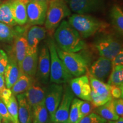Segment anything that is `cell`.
Instances as JSON below:
<instances>
[{
    "label": "cell",
    "mask_w": 123,
    "mask_h": 123,
    "mask_svg": "<svg viewBox=\"0 0 123 123\" xmlns=\"http://www.w3.org/2000/svg\"><path fill=\"white\" fill-rule=\"evenodd\" d=\"M3 1H5V0H0V2H2Z\"/></svg>",
    "instance_id": "obj_43"
},
{
    "label": "cell",
    "mask_w": 123,
    "mask_h": 123,
    "mask_svg": "<svg viewBox=\"0 0 123 123\" xmlns=\"http://www.w3.org/2000/svg\"><path fill=\"white\" fill-rule=\"evenodd\" d=\"M95 106L90 101L83 100L80 107V119L85 117L94 111Z\"/></svg>",
    "instance_id": "obj_32"
},
{
    "label": "cell",
    "mask_w": 123,
    "mask_h": 123,
    "mask_svg": "<svg viewBox=\"0 0 123 123\" xmlns=\"http://www.w3.org/2000/svg\"><path fill=\"white\" fill-rule=\"evenodd\" d=\"M35 1H49V0H35Z\"/></svg>",
    "instance_id": "obj_41"
},
{
    "label": "cell",
    "mask_w": 123,
    "mask_h": 123,
    "mask_svg": "<svg viewBox=\"0 0 123 123\" xmlns=\"http://www.w3.org/2000/svg\"><path fill=\"white\" fill-rule=\"evenodd\" d=\"M63 91V86L62 84L52 83L46 91L44 104L51 120L53 121L54 115L61 102Z\"/></svg>",
    "instance_id": "obj_10"
},
{
    "label": "cell",
    "mask_w": 123,
    "mask_h": 123,
    "mask_svg": "<svg viewBox=\"0 0 123 123\" xmlns=\"http://www.w3.org/2000/svg\"><path fill=\"white\" fill-rule=\"evenodd\" d=\"M71 15V10L65 0H49L44 27L51 34L64 18Z\"/></svg>",
    "instance_id": "obj_4"
},
{
    "label": "cell",
    "mask_w": 123,
    "mask_h": 123,
    "mask_svg": "<svg viewBox=\"0 0 123 123\" xmlns=\"http://www.w3.org/2000/svg\"><path fill=\"white\" fill-rule=\"evenodd\" d=\"M38 62V52L34 53L27 52L19 66L20 72L31 78H34L37 72Z\"/></svg>",
    "instance_id": "obj_18"
},
{
    "label": "cell",
    "mask_w": 123,
    "mask_h": 123,
    "mask_svg": "<svg viewBox=\"0 0 123 123\" xmlns=\"http://www.w3.org/2000/svg\"><path fill=\"white\" fill-rule=\"evenodd\" d=\"M56 45L61 50L77 53L86 47L83 38L68 21L63 20L54 31Z\"/></svg>",
    "instance_id": "obj_1"
},
{
    "label": "cell",
    "mask_w": 123,
    "mask_h": 123,
    "mask_svg": "<svg viewBox=\"0 0 123 123\" xmlns=\"http://www.w3.org/2000/svg\"><path fill=\"white\" fill-rule=\"evenodd\" d=\"M68 22L83 38L90 37L105 29L108 26L103 21L86 14H75L71 15Z\"/></svg>",
    "instance_id": "obj_2"
},
{
    "label": "cell",
    "mask_w": 123,
    "mask_h": 123,
    "mask_svg": "<svg viewBox=\"0 0 123 123\" xmlns=\"http://www.w3.org/2000/svg\"><path fill=\"white\" fill-rule=\"evenodd\" d=\"M105 0H68L71 11L76 14H87L102 10Z\"/></svg>",
    "instance_id": "obj_11"
},
{
    "label": "cell",
    "mask_w": 123,
    "mask_h": 123,
    "mask_svg": "<svg viewBox=\"0 0 123 123\" xmlns=\"http://www.w3.org/2000/svg\"><path fill=\"white\" fill-rule=\"evenodd\" d=\"M91 86V102L96 108L112 99L110 86L92 77L88 76Z\"/></svg>",
    "instance_id": "obj_7"
},
{
    "label": "cell",
    "mask_w": 123,
    "mask_h": 123,
    "mask_svg": "<svg viewBox=\"0 0 123 123\" xmlns=\"http://www.w3.org/2000/svg\"><path fill=\"white\" fill-rule=\"evenodd\" d=\"M112 66L123 65V51L121 50L116 56L111 60Z\"/></svg>",
    "instance_id": "obj_37"
},
{
    "label": "cell",
    "mask_w": 123,
    "mask_h": 123,
    "mask_svg": "<svg viewBox=\"0 0 123 123\" xmlns=\"http://www.w3.org/2000/svg\"><path fill=\"white\" fill-rule=\"evenodd\" d=\"M5 87V81L4 75L0 74V91Z\"/></svg>",
    "instance_id": "obj_39"
},
{
    "label": "cell",
    "mask_w": 123,
    "mask_h": 123,
    "mask_svg": "<svg viewBox=\"0 0 123 123\" xmlns=\"http://www.w3.org/2000/svg\"></svg>",
    "instance_id": "obj_46"
},
{
    "label": "cell",
    "mask_w": 123,
    "mask_h": 123,
    "mask_svg": "<svg viewBox=\"0 0 123 123\" xmlns=\"http://www.w3.org/2000/svg\"><path fill=\"white\" fill-rule=\"evenodd\" d=\"M34 79L20 72L18 79L10 88L13 95L17 96L19 93H24L31 85Z\"/></svg>",
    "instance_id": "obj_24"
},
{
    "label": "cell",
    "mask_w": 123,
    "mask_h": 123,
    "mask_svg": "<svg viewBox=\"0 0 123 123\" xmlns=\"http://www.w3.org/2000/svg\"><path fill=\"white\" fill-rule=\"evenodd\" d=\"M93 111L107 121L116 120L120 117L115 112L112 99L103 105L96 107Z\"/></svg>",
    "instance_id": "obj_22"
},
{
    "label": "cell",
    "mask_w": 123,
    "mask_h": 123,
    "mask_svg": "<svg viewBox=\"0 0 123 123\" xmlns=\"http://www.w3.org/2000/svg\"><path fill=\"white\" fill-rule=\"evenodd\" d=\"M48 1L29 0L26 4L27 22L31 25L44 24L48 7Z\"/></svg>",
    "instance_id": "obj_8"
},
{
    "label": "cell",
    "mask_w": 123,
    "mask_h": 123,
    "mask_svg": "<svg viewBox=\"0 0 123 123\" xmlns=\"http://www.w3.org/2000/svg\"><path fill=\"white\" fill-rule=\"evenodd\" d=\"M56 51L60 59L74 77L83 75L88 71V62L83 55L78 52L65 51L57 46Z\"/></svg>",
    "instance_id": "obj_5"
},
{
    "label": "cell",
    "mask_w": 123,
    "mask_h": 123,
    "mask_svg": "<svg viewBox=\"0 0 123 123\" xmlns=\"http://www.w3.org/2000/svg\"><path fill=\"white\" fill-rule=\"evenodd\" d=\"M110 88L112 99L123 98V87H120L116 85H110Z\"/></svg>",
    "instance_id": "obj_35"
},
{
    "label": "cell",
    "mask_w": 123,
    "mask_h": 123,
    "mask_svg": "<svg viewBox=\"0 0 123 123\" xmlns=\"http://www.w3.org/2000/svg\"><path fill=\"white\" fill-rule=\"evenodd\" d=\"M0 22L12 26L17 25L12 15L11 0H5L0 2Z\"/></svg>",
    "instance_id": "obj_25"
},
{
    "label": "cell",
    "mask_w": 123,
    "mask_h": 123,
    "mask_svg": "<svg viewBox=\"0 0 123 123\" xmlns=\"http://www.w3.org/2000/svg\"><path fill=\"white\" fill-rule=\"evenodd\" d=\"M50 56L47 45L41 49L38 55V68L37 74L39 81L43 84H47L50 79Z\"/></svg>",
    "instance_id": "obj_15"
},
{
    "label": "cell",
    "mask_w": 123,
    "mask_h": 123,
    "mask_svg": "<svg viewBox=\"0 0 123 123\" xmlns=\"http://www.w3.org/2000/svg\"><path fill=\"white\" fill-rule=\"evenodd\" d=\"M0 117L2 123H12L10 113L7 110L6 105L2 99L0 98Z\"/></svg>",
    "instance_id": "obj_33"
},
{
    "label": "cell",
    "mask_w": 123,
    "mask_h": 123,
    "mask_svg": "<svg viewBox=\"0 0 123 123\" xmlns=\"http://www.w3.org/2000/svg\"><path fill=\"white\" fill-rule=\"evenodd\" d=\"M107 84L123 87V65L113 66L108 77Z\"/></svg>",
    "instance_id": "obj_28"
},
{
    "label": "cell",
    "mask_w": 123,
    "mask_h": 123,
    "mask_svg": "<svg viewBox=\"0 0 123 123\" xmlns=\"http://www.w3.org/2000/svg\"><path fill=\"white\" fill-rule=\"evenodd\" d=\"M74 98V94L72 91L70 86L65 84L63 87L62 98L55 112L53 122L67 123L71 105Z\"/></svg>",
    "instance_id": "obj_9"
},
{
    "label": "cell",
    "mask_w": 123,
    "mask_h": 123,
    "mask_svg": "<svg viewBox=\"0 0 123 123\" xmlns=\"http://www.w3.org/2000/svg\"><path fill=\"white\" fill-rule=\"evenodd\" d=\"M46 33L47 31L45 27L39 25H32V26L26 29L25 35L27 43L28 53L37 52L38 44L45 38Z\"/></svg>",
    "instance_id": "obj_14"
},
{
    "label": "cell",
    "mask_w": 123,
    "mask_h": 123,
    "mask_svg": "<svg viewBox=\"0 0 123 123\" xmlns=\"http://www.w3.org/2000/svg\"><path fill=\"white\" fill-rule=\"evenodd\" d=\"M26 99L31 108L38 104L44 103L46 90L42 85L34 80L29 88L24 92Z\"/></svg>",
    "instance_id": "obj_16"
},
{
    "label": "cell",
    "mask_w": 123,
    "mask_h": 123,
    "mask_svg": "<svg viewBox=\"0 0 123 123\" xmlns=\"http://www.w3.org/2000/svg\"><path fill=\"white\" fill-rule=\"evenodd\" d=\"M82 101V100H80L79 98H74L71 105L67 123H78L80 120V107Z\"/></svg>",
    "instance_id": "obj_29"
},
{
    "label": "cell",
    "mask_w": 123,
    "mask_h": 123,
    "mask_svg": "<svg viewBox=\"0 0 123 123\" xmlns=\"http://www.w3.org/2000/svg\"><path fill=\"white\" fill-rule=\"evenodd\" d=\"M25 29L26 28L19 27L14 28L13 26L0 22V42H7L13 41L18 34Z\"/></svg>",
    "instance_id": "obj_23"
},
{
    "label": "cell",
    "mask_w": 123,
    "mask_h": 123,
    "mask_svg": "<svg viewBox=\"0 0 123 123\" xmlns=\"http://www.w3.org/2000/svg\"><path fill=\"white\" fill-rule=\"evenodd\" d=\"M26 29L15 37L13 40L11 54L14 56L18 64L20 65L27 53V43L25 32Z\"/></svg>",
    "instance_id": "obj_17"
},
{
    "label": "cell",
    "mask_w": 123,
    "mask_h": 123,
    "mask_svg": "<svg viewBox=\"0 0 123 123\" xmlns=\"http://www.w3.org/2000/svg\"><path fill=\"white\" fill-rule=\"evenodd\" d=\"M49 53L50 56V80L52 83L59 84H66L70 82L74 78L71 74L62 60L58 56L56 46L54 40L48 41Z\"/></svg>",
    "instance_id": "obj_3"
},
{
    "label": "cell",
    "mask_w": 123,
    "mask_h": 123,
    "mask_svg": "<svg viewBox=\"0 0 123 123\" xmlns=\"http://www.w3.org/2000/svg\"><path fill=\"white\" fill-rule=\"evenodd\" d=\"M107 121V120L96 113L92 112L90 114L83 117L78 123H106Z\"/></svg>",
    "instance_id": "obj_31"
},
{
    "label": "cell",
    "mask_w": 123,
    "mask_h": 123,
    "mask_svg": "<svg viewBox=\"0 0 123 123\" xmlns=\"http://www.w3.org/2000/svg\"><path fill=\"white\" fill-rule=\"evenodd\" d=\"M18 117L20 123H33V111L26 99L24 93L17 95Z\"/></svg>",
    "instance_id": "obj_21"
},
{
    "label": "cell",
    "mask_w": 123,
    "mask_h": 123,
    "mask_svg": "<svg viewBox=\"0 0 123 123\" xmlns=\"http://www.w3.org/2000/svg\"><path fill=\"white\" fill-rule=\"evenodd\" d=\"M29 0H11V9L16 24L24 26L27 23L26 4Z\"/></svg>",
    "instance_id": "obj_19"
},
{
    "label": "cell",
    "mask_w": 123,
    "mask_h": 123,
    "mask_svg": "<svg viewBox=\"0 0 123 123\" xmlns=\"http://www.w3.org/2000/svg\"><path fill=\"white\" fill-rule=\"evenodd\" d=\"M13 95L11 90L10 88L4 87L2 90L0 91V98L3 101L7 100L11 98Z\"/></svg>",
    "instance_id": "obj_38"
},
{
    "label": "cell",
    "mask_w": 123,
    "mask_h": 123,
    "mask_svg": "<svg viewBox=\"0 0 123 123\" xmlns=\"http://www.w3.org/2000/svg\"><path fill=\"white\" fill-rule=\"evenodd\" d=\"M95 46L100 56L110 60L123 49L121 41L111 35L100 37L95 41Z\"/></svg>",
    "instance_id": "obj_6"
},
{
    "label": "cell",
    "mask_w": 123,
    "mask_h": 123,
    "mask_svg": "<svg viewBox=\"0 0 123 123\" xmlns=\"http://www.w3.org/2000/svg\"><path fill=\"white\" fill-rule=\"evenodd\" d=\"M112 68L111 60L100 56L91 64L87 76L104 82L108 78Z\"/></svg>",
    "instance_id": "obj_12"
},
{
    "label": "cell",
    "mask_w": 123,
    "mask_h": 123,
    "mask_svg": "<svg viewBox=\"0 0 123 123\" xmlns=\"http://www.w3.org/2000/svg\"><path fill=\"white\" fill-rule=\"evenodd\" d=\"M70 86L74 95L82 100L91 101V86L87 75L73 78L70 81Z\"/></svg>",
    "instance_id": "obj_13"
},
{
    "label": "cell",
    "mask_w": 123,
    "mask_h": 123,
    "mask_svg": "<svg viewBox=\"0 0 123 123\" xmlns=\"http://www.w3.org/2000/svg\"><path fill=\"white\" fill-rule=\"evenodd\" d=\"M8 57V63L6 67L4 76L5 87L10 89L18 79L20 74V70L17 62L13 55L11 54Z\"/></svg>",
    "instance_id": "obj_20"
},
{
    "label": "cell",
    "mask_w": 123,
    "mask_h": 123,
    "mask_svg": "<svg viewBox=\"0 0 123 123\" xmlns=\"http://www.w3.org/2000/svg\"><path fill=\"white\" fill-rule=\"evenodd\" d=\"M106 123H123V117H120L116 120H108Z\"/></svg>",
    "instance_id": "obj_40"
},
{
    "label": "cell",
    "mask_w": 123,
    "mask_h": 123,
    "mask_svg": "<svg viewBox=\"0 0 123 123\" xmlns=\"http://www.w3.org/2000/svg\"><path fill=\"white\" fill-rule=\"evenodd\" d=\"M33 111V123H46L48 120L49 113L44 103L36 105Z\"/></svg>",
    "instance_id": "obj_27"
},
{
    "label": "cell",
    "mask_w": 123,
    "mask_h": 123,
    "mask_svg": "<svg viewBox=\"0 0 123 123\" xmlns=\"http://www.w3.org/2000/svg\"></svg>",
    "instance_id": "obj_44"
},
{
    "label": "cell",
    "mask_w": 123,
    "mask_h": 123,
    "mask_svg": "<svg viewBox=\"0 0 123 123\" xmlns=\"http://www.w3.org/2000/svg\"><path fill=\"white\" fill-rule=\"evenodd\" d=\"M65 1H68V0H65Z\"/></svg>",
    "instance_id": "obj_45"
},
{
    "label": "cell",
    "mask_w": 123,
    "mask_h": 123,
    "mask_svg": "<svg viewBox=\"0 0 123 123\" xmlns=\"http://www.w3.org/2000/svg\"><path fill=\"white\" fill-rule=\"evenodd\" d=\"M0 123H2V120H1V117H0Z\"/></svg>",
    "instance_id": "obj_42"
},
{
    "label": "cell",
    "mask_w": 123,
    "mask_h": 123,
    "mask_svg": "<svg viewBox=\"0 0 123 123\" xmlns=\"http://www.w3.org/2000/svg\"><path fill=\"white\" fill-rule=\"evenodd\" d=\"M9 57L6 52L0 48V74L4 75L8 63Z\"/></svg>",
    "instance_id": "obj_34"
},
{
    "label": "cell",
    "mask_w": 123,
    "mask_h": 123,
    "mask_svg": "<svg viewBox=\"0 0 123 123\" xmlns=\"http://www.w3.org/2000/svg\"><path fill=\"white\" fill-rule=\"evenodd\" d=\"M115 112L119 117L123 116V100L120 99H112Z\"/></svg>",
    "instance_id": "obj_36"
},
{
    "label": "cell",
    "mask_w": 123,
    "mask_h": 123,
    "mask_svg": "<svg viewBox=\"0 0 123 123\" xmlns=\"http://www.w3.org/2000/svg\"><path fill=\"white\" fill-rule=\"evenodd\" d=\"M112 25L116 31L120 35L123 34V12L117 5L112 7L110 12Z\"/></svg>",
    "instance_id": "obj_26"
},
{
    "label": "cell",
    "mask_w": 123,
    "mask_h": 123,
    "mask_svg": "<svg viewBox=\"0 0 123 123\" xmlns=\"http://www.w3.org/2000/svg\"><path fill=\"white\" fill-rule=\"evenodd\" d=\"M6 105L7 110L10 113L12 123H20L18 117V107L17 100L15 96L13 95L10 99L3 101Z\"/></svg>",
    "instance_id": "obj_30"
}]
</instances>
